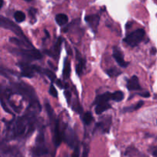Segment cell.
I'll use <instances>...</instances> for the list:
<instances>
[{"instance_id":"21","label":"cell","mask_w":157,"mask_h":157,"mask_svg":"<svg viewBox=\"0 0 157 157\" xmlns=\"http://www.w3.org/2000/svg\"><path fill=\"white\" fill-rule=\"evenodd\" d=\"M144 105V102L143 101H140L139 103H136L135 106H130V107H127L124 109V112H132V111H135V110H137L139 109L140 108L142 107V106Z\"/></svg>"},{"instance_id":"36","label":"cell","mask_w":157,"mask_h":157,"mask_svg":"<svg viewBox=\"0 0 157 157\" xmlns=\"http://www.w3.org/2000/svg\"><path fill=\"white\" fill-rule=\"evenodd\" d=\"M3 3H4V2H3V0H0V9H1V8L2 7Z\"/></svg>"},{"instance_id":"27","label":"cell","mask_w":157,"mask_h":157,"mask_svg":"<svg viewBox=\"0 0 157 157\" xmlns=\"http://www.w3.org/2000/svg\"><path fill=\"white\" fill-rule=\"evenodd\" d=\"M10 42H12L15 43V45H17V46H27V44H26L25 42H24L22 41L21 39H20V38H10Z\"/></svg>"},{"instance_id":"2","label":"cell","mask_w":157,"mask_h":157,"mask_svg":"<svg viewBox=\"0 0 157 157\" xmlns=\"http://www.w3.org/2000/svg\"><path fill=\"white\" fill-rule=\"evenodd\" d=\"M145 35V31L143 29H139L135 30L134 32L129 34L127 37L124 39V41L127 43L128 46L131 47H135L140 43Z\"/></svg>"},{"instance_id":"20","label":"cell","mask_w":157,"mask_h":157,"mask_svg":"<svg viewBox=\"0 0 157 157\" xmlns=\"http://www.w3.org/2000/svg\"><path fill=\"white\" fill-rule=\"evenodd\" d=\"M82 120L83 123L85 125H90L91 122L93 121V115H92L91 112H87L86 113H84Z\"/></svg>"},{"instance_id":"8","label":"cell","mask_w":157,"mask_h":157,"mask_svg":"<svg viewBox=\"0 0 157 157\" xmlns=\"http://www.w3.org/2000/svg\"><path fill=\"white\" fill-rule=\"evenodd\" d=\"M113 56L120 66H121V67H127L128 66L129 63L125 62V60H124V55H123L122 52L121 50H119L117 47L113 48Z\"/></svg>"},{"instance_id":"14","label":"cell","mask_w":157,"mask_h":157,"mask_svg":"<svg viewBox=\"0 0 157 157\" xmlns=\"http://www.w3.org/2000/svg\"><path fill=\"white\" fill-rule=\"evenodd\" d=\"M111 106L109 103V102L107 103H99V104H97L96 107H95V112L98 115L103 113L104 112L107 111V109H110Z\"/></svg>"},{"instance_id":"29","label":"cell","mask_w":157,"mask_h":157,"mask_svg":"<svg viewBox=\"0 0 157 157\" xmlns=\"http://www.w3.org/2000/svg\"><path fill=\"white\" fill-rule=\"evenodd\" d=\"M79 155H80V147L78 145H77V146H75V150H74V152L73 154H72L71 157H79Z\"/></svg>"},{"instance_id":"23","label":"cell","mask_w":157,"mask_h":157,"mask_svg":"<svg viewBox=\"0 0 157 157\" xmlns=\"http://www.w3.org/2000/svg\"><path fill=\"white\" fill-rule=\"evenodd\" d=\"M45 107H46V111H47V113L48 115L49 118H50L51 121H54V111L52 109V106H50L49 103H45Z\"/></svg>"},{"instance_id":"13","label":"cell","mask_w":157,"mask_h":157,"mask_svg":"<svg viewBox=\"0 0 157 157\" xmlns=\"http://www.w3.org/2000/svg\"><path fill=\"white\" fill-rule=\"evenodd\" d=\"M111 95L112 93H110V92H109L101 94V95H98V96L96 97L94 103L97 105V104H99V103H107V102H109L110 100H111Z\"/></svg>"},{"instance_id":"3","label":"cell","mask_w":157,"mask_h":157,"mask_svg":"<svg viewBox=\"0 0 157 157\" xmlns=\"http://www.w3.org/2000/svg\"><path fill=\"white\" fill-rule=\"evenodd\" d=\"M14 52L18 55H21L26 60H38L42 58V55L38 50L35 49H15Z\"/></svg>"},{"instance_id":"19","label":"cell","mask_w":157,"mask_h":157,"mask_svg":"<svg viewBox=\"0 0 157 157\" xmlns=\"http://www.w3.org/2000/svg\"><path fill=\"white\" fill-rule=\"evenodd\" d=\"M14 18L17 22H22L25 19V15L24 12H21V11H17L14 14Z\"/></svg>"},{"instance_id":"5","label":"cell","mask_w":157,"mask_h":157,"mask_svg":"<svg viewBox=\"0 0 157 157\" xmlns=\"http://www.w3.org/2000/svg\"><path fill=\"white\" fill-rule=\"evenodd\" d=\"M32 153H33V156L35 157H40L48 153V149L45 146V143H44V134L42 132H39L38 137H37L36 145H35V148L32 149Z\"/></svg>"},{"instance_id":"24","label":"cell","mask_w":157,"mask_h":157,"mask_svg":"<svg viewBox=\"0 0 157 157\" xmlns=\"http://www.w3.org/2000/svg\"><path fill=\"white\" fill-rule=\"evenodd\" d=\"M84 62L83 59H80L79 60V62L78 63L77 65V67H76V72L78 75H81V72H82L83 69H84Z\"/></svg>"},{"instance_id":"4","label":"cell","mask_w":157,"mask_h":157,"mask_svg":"<svg viewBox=\"0 0 157 157\" xmlns=\"http://www.w3.org/2000/svg\"><path fill=\"white\" fill-rule=\"evenodd\" d=\"M14 87H15V90L18 93L27 97L31 102H35V103L37 102L36 96H35V92L32 87H30V86H27L25 84H23V83L15 84Z\"/></svg>"},{"instance_id":"32","label":"cell","mask_w":157,"mask_h":157,"mask_svg":"<svg viewBox=\"0 0 157 157\" xmlns=\"http://www.w3.org/2000/svg\"><path fill=\"white\" fill-rule=\"evenodd\" d=\"M88 152H89V149L87 146H86L84 149V152H83L82 157H87V155H88Z\"/></svg>"},{"instance_id":"9","label":"cell","mask_w":157,"mask_h":157,"mask_svg":"<svg viewBox=\"0 0 157 157\" xmlns=\"http://www.w3.org/2000/svg\"><path fill=\"white\" fill-rule=\"evenodd\" d=\"M64 139H65L66 143H67L71 147H73L75 144V132L73 131V129H71V128H67V129L64 130Z\"/></svg>"},{"instance_id":"16","label":"cell","mask_w":157,"mask_h":157,"mask_svg":"<svg viewBox=\"0 0 157 157\" xmlns=\"http://www.w3.org/2000/svg\"><path fill=\"white\" fill-rule=\"evenodd\" d=\"M71 74V64L70 62L68 61L67 58H66L65 62H64V69H63V77L64 79H67L70 77Z\"/></svg>"},{"instance_id":"25","label":"cell","mask_w":157,"mask_h":157,"mask_svg":"<svg viewBox=\"0 0 157 157\" xmlns=\"http://www.w3.org/2000/svg\"><path fill=\"white\" fill-rule=\"evenodd\" d=\"M107 74H108L110 76L113 77V76H117V75H118L119 74H121V71L118 70L117 68H111V69H108V70L107 71Z\"/></svg>"},{"instance_id":"33","label":"cell","mask_w":157,"mask_h":157,"mask_svg":"<svg viewBox=\"0 0 157 157\" xmlns=\"http://www.w3.org/2000/svg\"><path fill=\"white\" fill-rule=\"evenodd\" d=\"M140 95H141V96L143 97H145V98H148V97H150V93H149L148 92H144V93H140L139 94Z\"/></svg>"},{"instance_id":"12","label":"cell","mask_w":157,"mask_h":157,"mask_svg":"<svg viewBox=\"0 0 157 157\" xmlns=\"http://www.w3.org/2000/svg\"><path fill=\"white\" fill-rule=\"evenodd\" d=\"M110 124H111V119H110V117H109V118H107L103 121L99 122L97 124L96 128L101 129L103 132H109V129H110Z\"/></svg>"},{"instance_id":"18","label":"cell","mask_w":157,"mask_h":157,"mask_svg":"<svg viewBox=\"0 0 157 157\" xmlns=\"http://www.w3.org/2000/svg\"><path fill=\"white\" fill-rule=\"evenodd\" d=\"M124 92L121 91H117V92H113L111 95V100L116 102H121L124 99Z\"/></svg>"},{"instance_id":"31","label":"cell","mask_w":157,"mask_h":157,"mask_svg":"<svg viewBox=\"0 0 157 157\" xmlns=\"http://www.w3.org/2000/svg\"><path fill=\"white\" fill-rule=\"evenodd\" d=\"M29 13L32 18H35V14H36V9H34V8H31L29 10Z\"/></svg>"},{"instance_id":"15","label":"cell","mask_w":157,"mask_h":157,"mask_svg":"<svg viewBox=\"0 0 157 157\" xmlns=\"http://www.w3.org/2000/svg\"><path fill=\"white\" fill-rule=\"evenodd\" d=\"M55 20H56V22L58 23V25H59V26H64V25H66L68 22V17L65 14L60 13L56 15Z\"/></svg>"},{"instance_id":"11","label":"cell","mask_w":157,"mask_h":157,"mask_svg":"<svg viewBox=\"0 0 157 157\" xmlns=\"http://www.w3.org/2000/svg\"><path fill=\"white\" fill-rule=\"evenodd\" d=\"M127 86V89L130 91L139 90V89H140V86L138 77L136 76V75H133L131 78L128 80Z\"/></svg>"},{"instance_id":"37","label":"cell","mask_w":157,"mask_h":157,"mask_svg":"<svg viewBox=\"0 0 157 157\" xmlns=\"http://www.w3.org/2000/svg\"><path fill=\"white\" fill-rule=\"evenodd\" d=\"M24 1H26V2H30V1H32V0H24Z\"/></svg>"},{"instance_id":"10","label":"cell","mask_w":157,"mask_h":157,"mask_svg":"<svg viewBox=\"0 0 157 157\" xmlns=\"http://www.w3.org/2000/svg\"><path fill=\"white\" fill-rule=\"evenodd\" d=\"M85 20L86 22L88 23L89 26H90L94 30H97L98 25H99V21H100L99 15H96V14L87 15V16H86Z\"/></svg>"},{"instance_id":"1","label":"cell","mask_w":157,"mask_h":157,"mask_svg":"<svg viewBox=\"0 0 157 157\" xmlns=\"http://www.w3.org/2000/svg\"><path fill=\"white\" fill-rule=\"evenodd\" d=\"M0 27L11 30L12 32H14L15 35H18L20 38V39H21L24 42H25L28 46H32V45L31 44L30 42L29 41V39H28L27 37L25 36V35L23 31L21 29V28H20L18 25L14 23L12 20L0 15Z\"/></svg>"},{"instance_id":"17","label":"cell","mask_w":157,"mask_h":157,"mask_svg":"<svg viewBox=\"0 0 157 157\" xmlns=\"http://www.w3.org/2000/svg\"><path fill=\"white\" fill-rule=\"evenodd\" d=\"M62 42H63L62 38H61V37H59V38H58V40H57L55 46H54L53 56L54 55H56V58H58V55H59L60 53V49H61V44H62Z\"/></svg>"},{"instance_id":"7","label":"cell","mask_w":157,"mask_h":157,"mask_svg":"<svg viewBox=\"0 0 157 157\" xmlns=\"http://www.w3.org/2000/svg\"><path fill=\"white\" fill-rule=\"evenodd\" d=\"M20 69H21V75L22 76L28 77V78H32L34 75L35 70V66H30L27 63L21 62L18 64Z\"/></svg>"},{"instance_id":"28","label":"cell","mask_w":157,"mask_h":157,"mask_svg":"<svg viewBox=\"0 0 157 157\" xmlns=\"http://www.w3.org/2000/svg\"><path fill=\"white\" fill-rule=\"evenodd\" d=\"M49 93L52 95L53 97H58V92H57L56 89L54 86L53 84L51 85L50 89H49Z\"/></svg>"},{"instance_id":"35","label":"cell","mask_w":157,"mask_h":157,"mask_svg":"<svg viewBox=\"0 0 157 157\" xmlns=\"http://www.w3.org/2000/svg\"><path fill=\"white\" fill-rule=\"evenodd\" d=\"M151 54H153V55H155V54H156V49H155V48H153V49H152L151 51Z\"/></svg>"},{"instance_id":"6","label":"cell","mask_w":157,"mask_h":157,"mask_svg":"<svg viewBox=\"0 0 157 157\" xmlns=\"http://www.w3.org/2000/svg\"><path fill=\"white\" fill-rule=\"evenodd\" d=\"M62 141V134H61V129H60V123L58 120H56L54 124L53 130V143L56 147L61 145Z\"/></svg>"},{"instance_id":"34","label":"cell","mask_w":157,"mask_h":157,"mask_svg":"<svg viewBox=\"0 0 157 157\" xmlns=\"http://www.w3.org/2000/svg\"><path fill=\"white\" fill-rule=\"evenodd\" d=\"M56 83L57 85H58V87H60L61 89V88H63V86H62V83H61V80H57L56 81Z\"/></svg>"},{"instance_id":"26","label":"cell","mask_w":157,"mask_h":157,"mask_svg":"<svg viewBox=\"0 0 157 157\" xmlns=\"http://www.w3.org/2000/svg\"><path fill=\"white\" fill-rule=\"evenodd\" d=\"M72 108L74 109V110H75L76 112H78V113H82L83 112V109H82V107L81 106V105L79 104V103L78 102H77V100L75 99V101H74V103H73V106H72Z\"/></svg>"},{"instance_id":"22","label":"cell","mask_w":157,"mask_h":157,"mask_svg":"<svg viewBox=\"0 0 157 157\" xmlns=\"http://www.w3.org/2000/svg\"><path fill=\"white\" fill-rule=\"evenodd\" d=\"M42 72L44 75H47L48 78L51 81H55V79H56V75H55V74L52 71L49 70V69H42Z\"/></svg>"},{"instance_id":"30","label":"cell","mask_w":157,"mask_h":157,"mask_svg":"<svg viewBox=\"0 0 157 157\" xmlns=\"http://www.w3.org/2000/svg\"><path fill=\"white\" fill-rule=\"evenodd\" d=\"M64 95H65L66 99H67V103H70L71 99V92L70 91H68V90H66L65 92H64Z\"/></svg>"}]
</instances>
